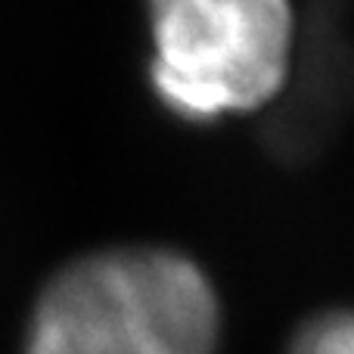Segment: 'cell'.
<instances>
[{
	"mask_svg": "<svg viewBox=\"0 0 354 354\" xmlns=\"http://www.w3.org/2000/svg\"><path fill=\"white\" fill-rule=\"evenodd\" d=\"M283 354H354V308H330L308 317Z\"/></svg>",
	"mask_w": 354,
	"mask_h": 354,
	"instance_id": "3957f363",
	"label": "cell"
},
{
	"mask_svg": "<svg viewBox=\"0 0 354 354\" xmlns=\"http://www.w3.org/2000/svg\"><path fill=\"white\" fill-rule=\"evenodd\" d=\"M153 78L193 118L245 112L280 91L292 50L289 0H153Z\"/></svg>",
	"mask_w": 354,
	"mask_h": 354,
	"instance_id": "7a4b0ae2",
	"label": "cell"
},
{
	"mask_svg": "<svg viewBox=\"0 0 354 354\" xmlns=\"http://www.w3.org/2000/svg\"><path fill=\"white\" fill-rule=\"evenodd\" d=\"M224 308L189 255L115 245L62 264L37 292L19 354H218Z\"/></svg>",
	"mask_w": 354,
	"mask_h": 354,
	"instance_id": "6da1fadb",
	"label": "cell"
}]
</instances>
